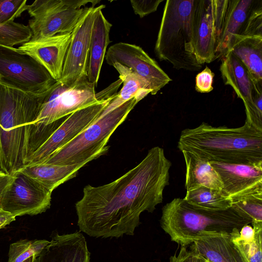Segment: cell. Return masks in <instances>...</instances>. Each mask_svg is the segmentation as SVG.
<instances>
[{
  "instance_id": "1",
  "label": "cell",
  "mask_w": 262,
  "mask_h": 262,
  "mask_svg": "<svg viewBox=\"0 0 262 262\" xmlns=\"http://www.w3.org/2000/svg\"><path fill=\"white\" fill-rule=\"evenodd\" d=\"M171 162L164 149H149L140 163L108 184L85 186L75 204L80 231L95 237L133 235L140 215L152 212L169 185Z\"/></svg>"
},
{
  "instance_id": "30",
  "label": "cell",
  "mask_w": 262,
  "mask_h": 262,
  "mask_svg": "<svg viewBox=\"0 0 262 262\" xmlns=\"http://www.w3.org/2000/svg\"><path fill=\"white\" fill-rule=\"evenodd\" d=\"M241 214L251 219L253 223L262 222V196H251L232 203Z\"/></svg>"
},
{
  "instance_id": "39",
  "label": "cell",
  "mask_w": 262,
  "mask_h": 262,
  "mask_svg": "<svg viewBox=\"0 0 262 262\" xmlns=\"http://www.w3.org/2000/svg\"><path fill=\"white\" fill-rule=\"evenodd\" d=\"M35 257H36V256H31L29 258L27 259L26 260H25V261H24L23 262H34Z\"/></svg>"
},
{
  "instance_id": "21",
  "label": "cell",
  "mask_w": 262,
  "mask_h": 262,
  "mask_svg": "<svg viewBox=\"0 0 262 262\" xmlns=\"http://www.w3.org/2000/svg\"><path fill=\"white\" fill-rule=\"evenodd\" d=\"M100 8L95 19L90 39V55L87 77L97 86L106 50L110 42V32L112 27Z\"/></svg>"
},
{
  "instance_id": "12",
  "label": "cell",
  "mask_w": 262,
  "mask_h": 262,
  "mask_svg": "<svg viewBox=\"0 0 262 262\" xmlns=\"http://www.w3.org/2000/svg\"><path fill=\"white\" fill-rule=\"evenodd\" d=\"M105 7L104 5L90 6L71 32L61 77L58 80L62 83L70 85L79 79L87 77L93 24L98 10Z\"/></svg>"
},
{
  "instance_id": "41",
  "label": "cell",
  "mask_w": 262,
  "mask_h": 262,
  "mask_svg": "<svg viewBox=\"0 0 262 262\" xmlns=\"http://www.w3.org/2000/svg\"><path fill=\"white\" fill-rule=\"evenodd\" d=\"M34 262H39L38 256L35 257V258L34 259Z\"/></svg>"
},
{
  "instance_id": "22",
  "label": "cell",
  "mask_w": 262,
  "mask_h": 262,
  "mask_svg": "<svg viewBox=\"0 0 262 262\" xmlns=\"http://www.w3.org/2000/svg\"><path fill=\"white\" fill-rule=\"evenodd\" d=\"M110 66L114 67L119 73L123 86L98 118L103 117L133 98L136 97L140 101L151 93L147 82L131 69L117 62L112 63Z\"/></svg>"
},
{
  "instance_id": "7",
  "label": "cell",
  "mask_w": 262,
  "mask_h": 262,
  "mask_svg": "<svg viewBox=\"0 0 262 262\" xmlns=\"http://www.w3.org/2000/svg\"><path fill=\"white\" fill-rule=\"evenodd\" d=\"M100 1L36 0L27 10L33 18L29 21L32 32L30 40L71 33L80 18L89 10L88 3L95 6Z\"/></svg>"
},
{
  "instance_id": "37",
  "label": "cell",
  "mask_w": 262,
  "mask_h": 262,
  "mask_svg": "<svg viewBox=\"0 0 262 262\" xmlns=\"http://www.w3.org/2000/svg\"><path fill=\"white\" fill-rule=\"evenodd\" d=\"M13 179V175L6 174L0 170V210H1V201L2 195L7 187Z\"/></svg>"
},
{
  "instance_id": "26",
  "label": "cell",
  "mask_w": 262,
  "mask_h": 262,
  "mask_svg": "<svg viewBox=\"0 0 262 262\" xmlns=\"http://www.w3.org/2000/svg\"><path fill=\"white\" fill-rule=\"evenodd\" d=\"M184 199L196 209L208 211L224 210L232 205L231 199L221 191L205 187L186 191Z\"/></svg>"
},
{
  "instance_id": "32",
  "label": "cell",
  "mask_w": 262,
  "mask_h": 262,
  "mask_svg": "<svg viewBox=\"0 0 262 262\" xmlns=\"http://www.w3.org/2000/svg\"><path fill=\"white\" fill-rule=\"evenodd\" d=\"M26 0H0V25L14 21L27 10Z\"/></svg>"
},
{
  "instance_id": "36",
  "label": "cell",
  "mask_w": 262,
  "mask_h": 262,
  "mask_svg": "<svg viewBox=\"0 0 262 262\" xmlns=\"http://www.w3.org/2000/svg\"><path fill=\"white\" fill-rule=\"evenodd\" d=\"M238 237L245 241H252L255 237V230L253 227L250 224L245 225L241 229Z\"/></svg>"
},
{
  "instance_id": "14",
  "label": "cell",
  "mask_w": 262,
  "mask_h": 262,
  "mask_svg": "<svg viewBox=\"0 0 262 262\" xmlns=\"http://www.w3.org/2000/svg\"><path fill=\"white\" fill-rule=\"evenodd\" d=\"M105 57L109 65L119 63L145 80L152 95L172 80L158 63L138 46L123 42L115 43L108 48Z\"/></svg>"
},
{
  "instance_id": "17",
  "label": "cell",
  "mask_w": 262,
  "mask_h": 262,
  "mask_svg": "<svg viewBox=\"0 0 262 262\" xmlns=\"http://www.w3.org/2000/svg\"><path fill=\"white\" fill-rule=\"evenodd\" d=\"M71 37V33H64L34 40H30L21 44L17 50L36 60L57 81L61 77L64 60Z\"/></svg>"
},
{
  "instance_id": "20",
  "label": "cell",
  "mask_w": 262,
  "mask_h": 262,
  "mask_svg": "<svg viewBox=\"0 0 262 262\" xmlns=\"http://www.w3.org/2000/svg\"><path fill=\"white\" fill-rule=\"evenodd\" d=\"M228 52L244 65L253 83L262 86V36L234 35Z\"/></svg>"
},
{
  "instance_id": "13",
  "label": "cell",
  "mask_w": 262,
  "mask_h": 262,
  "mask_svg": "<svg viewBox=\"0 0 262 262\" xmlns=\"http://www.w3.org/2000/svg\"><path fill=\"white\" fill-rule=\"evenodd\" d=\"M254 0H211L216 59L228 52L234 35H240Z\"/></svg>"
},
{
  "instance_id": "16",
  "label": "cell",
  "mask_w": 262,
  "mask_h": 262,
  "mask_svg": "<svg viewBox=\"0 0 262 262\" xmlns=\"http://www.w3.org/2000/svg\"><path fill=\"white\" fill-rule=\"evenodd\" d=\"M221 61L220 70L224 83L230 86L243 100L246 114L245 121L262 130V111L257 108L253 100L255 86L258 85L253 83L244 65L230 52Z\"/></svg>"
},
{
  "instance_id": "15",
  "label": "cell",
  "mask_w": 262,
  "mask_h": 262,
  "mask_svg": "<svg viewBox=\"0 0 262 262\" xmlns=\"http://www.w3.org/2000/svg\"><path fill=\"white\" fill-rule=\"evenodd\" d=\"M210 163L221 179L222 193L232 203L251 196H262V165Z\"/></svg>"
},
{
  "instance_id": "5",
  "label": "cell",
  "mask_w": 262,
  "mask_h": 262,
  "mask_svg": "<svg viewBox=\"0 0 262 262\" xmlns=\"http://www.w3.org/2000/svg\"><path fill=\"white\" fill-rule=\"evenodd\" d=\"M194 4V0H167L164 7L155 53L177 70L196 71L202 68L193 47Z\"/></svg>"
},
{
  "instance_id": "34",
  "label": "cell",
  "mask_w": 262,
  "mask_h": 262,
  "mask_svg": "<svg viewBox=\"0 0 262 262\" xmlns=\"http://www.w3.org/2000/svg\"><path fill=\"white\" fill-rule=\"evenodd\" d=\"M163 0H131L130 4L136 14L140 18L155 12Z\"/></svg>"
},
{
  "instance_id": "29",
  "label": "cell",
  "mask_w": 262,
  "mask_h": 262,
  "mask_svg": "<svg viewBox=\"0 0 262 262\" xmlns=\"http://www.w3.org/2000/svg\"><path fill=\"white\" fill-rule=\"evenodd\" d=\"M32 32L29 25L14 21L6 25H0V45L13 47L30 40Z\"/></svg>"
},
{
  "instance_id": "25",
  "label": "cell",
  "mask_w": 262,
  "mask_h": 262,
  "mask_svg": "<svg viewBox=\"0 0 262 262\" xmlns=\"http://www.w3.org/2000/svg\"><path fill=\"white\" fill-rule=\"evenodd\" d=\"M82 167L79 165H56L37 164L28 165L20 171L53 191L61 184L75 177Z\"/></svg>"
},
{
  "instance_id": "23",
  "label": "cell",
  "mask_w": 262,
  "mask_h": 262,
  "mask_svg": "<svg viewBox=\"0 0 262 262\" xmlns=\"http://www.w3.org/2000/svg\"><path fill=\"white\" fill-rule=\"evenodd\" d=\"M186 165L185 188L186 191L205 187L221 191L223 184L210 163L192 153L182 151Z\"/></svg>"
},
{
  "instance_id": "10",
  "label": "cell",
  "mask_w": 262,
  "mask_h": 262,
  "mask_svg": "<svg viewBox=\"0 0 262 262\" xmlns=\"http://www.w3.org/2000/svg\"><path fill=\"white\" fill-rule=\"evenodd\" d=\"M116 89L100 93L98 102L68 115L51 136L33 154L28 165L42 163L54 152L64 146L95 122L101 113L116 95ZM27 165V166H28Z\"/></svg>"
},
{
  "instance_id": "9",
  "label": "cell",
  "mask_w": 262,
  "mask_h": 262,
  "mask_svg": "<svg viewBox=\"0 0 262 262\" xmlns=\"http://www.w3.org/2000/svg\"><path fill=\"white\" fill-rule=\"evenodd\" d=\"M0 81L22 91L41 95L56 82L42 65L17 49L0 45Z\"/></svg>"
},
{
  "instance_id": "11",
  "label": "cell",
  "mask_w": 262,
  "mask_h": 262,
  "mask_svg": "<svg viewBox=\"0 0 262 262\" xmlns=\"http://www.w3.org/2000/svg\"><path fill=\"white\" fill-rule=\"evenodd\" d=\"M12 175L1 198V209L17 216L37 215L50 207L52 191L20 171Z\"/></svg>"
},
{
  "instance_id": "18",
  "label": "cell",
  "mask_w": 262,
  "mask_h": 262,
  "mask_svg": "<svg viewBox=\"0 0 262 262\" xmlns=\"http://www.w3.org/2000/svg\"><path fill=\"white\" fill-rule=\"evenodd\" d=\"M194 50L202 65L216 59L211 0H194L192 16Z\"/></svg>"
},
{
  "instance_id": "27",
  "label": "cell",
  "mask_w": 262,
  "mask_h": 262,
  "mask_svg": "<svg viewBox=\"0 0 262 262\" xmlns=\"http://www.w3.org/2000/svg\"><path fill=\"white\" fill-rule=\"evenodd\" d=\"M254 238L245 241L238 237V233L230 235V239L244 262H262V222L253 223Z\"/></svg>"
},
{
  "instance_id": "42",
  "label": "cell",
  "mask_w": 262,
  "mask_h": 262,
  "mask_svg": "<svg viewBox=\"0 0 262 262\" xmlns=\"http://www.w3.org/2000/svg\"><path fill=\"white\" fill-rule=\"evenodd\" d=\"M205 260H206V262H210V261H208V260H207L206 259H205Z\"/></svg>"
},
{
  "instance_id": "8",
  "label": "cell",
  "mask_w": 262,
  "mask_h": 262,
  "mask_svg": "<svg viewBox=\"0 0 262 262\" xmlns=\"http://www.w3.org/2000/svg\"><path fill=\"white\" fill-rule=\"evenodd\" d=\"M94 83L88 77L79 79L71 85L57 81L42 95L36 125L46 126L72 113L98 102L100 94H96Z\"/></svg>"
},
{
  "instance_id": "40",
  "label": "cell",
  "mask_w": 262,
  "mask_h": 262,
  "mask_svg": "<svg viewBox=\"0 0 262 262\" xmlns=\"http://www.w3.org/2000/svg\"><path fill=\"white\" fill-rule=\"evenodd\" d=\"M196 262H206L205 259L199 254V257Z\"/></svg>"
},
{
  "instance_id": "24",
  "label": "cell",
  "mask_w": 262,
  "mask_h": 262,
  "mask_svg": "<svg viewBox=\"0 0 262 262\" xmlns=\"http://www.w3.org/2000/svg\"><path fill=\"white\" fill-rule=\"evenodd\" d=\"M192 245L201 256L210 262H244L230 239V235L209 236Z\"/></svg>"
},
{
  "instance_id": "3",
  "label": "cell",
  "mask_w": 262,
  "mask_h": 262,
  "mask_svg": "<svg viewBox=\"0 0 262 262\" xmlns=\"http://www.w3.org/2000/svg\"><path fill=\"white\" fill-rule=\"evenodd\" d=\"M178 148L210 163L262 165V130L246 121L236 128L203 122L181 132Z\"/></svg>"
},
{
  "instance_id": "38",
  "label": "cell",
  "mask_w": 262,
  "mask_h": 262,
  "mask_svg": "<svg viewBox=\"0 0 262 262\" xmlns=\"http://www.w3.org/2000/svg\"><path fill=\"white\" fill-rule=\"evenodd\" d=\"M16 216L14 215L0 210V229L4 228L6 225L15 220Z\"/></svg>"
},
{
  "instance_id": "31",
  "label": "cell",
  "mask_w": 262,
  "mask_h": 262,
  "mask_svg": "<svg viewBox=\"0 0 262 262\" xmlns=\"http://www.w3.org/2000/svg\"><path fill=\"white\" fill-rule=\"evenodd\" d=\"M240 35L262 36V1H255Z\"/></svg>"
},
{
  "instance_id": "6",
  "label": "cell",
  "mask_w": 262,
  "mask_h": 262,
  "mask_svg": "<svg viewBox=\"0 0 262 262\" xmlns=\"http://www.w3.org/2000/svg\"><path fill=\"white\" fill-rule=\"evenodd\" d=\"M140 100L135 97L96 120L39 164L84 166L107 150L106 144Z\"/></svg>"
},
{
  "instance_id": "33",
  "label": "cell",
  "mask_w": 262,
  "mask_h": 262,
  "mask_svg": "<svg viewBox=\"0 0 262 262\" xmlns=\"http://www.w3.org/2000/svg\"><path fill=\"white\" fill-rule=\"evenodd\" d=\"M214 74L208 67L206 68L195 77V89L196 91L202 93H207L212 91Z\"/></svg>"
},
{
  "instance_id": "35",
  "label": "cell",
  "mask_w": 262,
  "mask_h": 262,
  "mask_svg": "<svg viewBox=\"0 0 262 262\" xmlns=\"http://www.w3.org/2000/svg\"><path fill=\"white\" fill-rule=\"evenodd\" d=\"M199 254L191 244L190 249L187 247H181L178 252L171 255L169 262H196Z\"/></svg>"
},
{
  "instance_id": "2",
  "label": "cell",
  "mask_w": 262,
  "mask_h": 262,
  "mask_svg": "<svg viewBox=\"0 0 262 262\" xmlns=\"http://www.w3.org/2000/svg\"><path fill=\"white\" fill-rule=\"evenodd\" d=\"M43 94L0 81V168L6 174L12 175L27 166L49 138L35 124Z\"/></svg>"
},
{
  "instance_id": "19",
  "label": "cell",
  "mask_w": 262,
  "mask_h": 262,
  "mask_svg": "<svg viewBox=\"0 0 262 262\" xmlns=\"http://www.w3.org/2000/svg\"><path fill=\"white\" fill-rule=\"evenodd\" d=\"M38 258L39 262H90V253L79 231L62 235L55 232Z\"/></svg>"
},
{
  "instance_id": "28",
  "label": "cell",
  "mask_w": 262,
  "mask_h": 262,
  "mask_svg": "<svg viewBox=\"0 0 262 262\" xmlns=\"http://www.w3.org/2000/svg\"><path fill=\"white\" fill-rule=\"evenodd\" d=\"M46 239H21L10 245L8 262H23L33 256H38L49 244Z\"/></svg>"
},
{
  "instance_id": "4",
  "label": "cell",
  "mask_w": 262,
  "mask_h": 262,
  "mask_svg": "<svg viewBox=\"0 0 262 262\" xmlns=\"http://www.w3.org/2000/svg\"><path fill=\"white\" fill-rule=\"evenodd\" d=\"M171 241L187 247L209 236L238 233L252 221L234 207L220 211L196 209L184 199L174 198L163 206L160 221Z\"/></svg>"
}]
</instances>
